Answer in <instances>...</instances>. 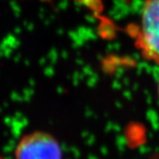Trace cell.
I'll use <instances>...</instances> for the list:
<instances>
[{
  "instance_id": "obj_1",
  "label": "cell",
  "mask_w": 159,
  "mask_h": 159,
  "mask_svg": "<svg viewBox=\"0 0 159 159\" xmlns=\"http://www.w3.org/2000/svg\"><path fill=\"white\" fill-rule=\"evenodd\" d=\"M128 30L141 56L159 66V0H144L139 23Z\"/></svg>"
},
{
  "instance_id": "obj_2",
  "label": "cell",
  "mask_w": 159,
  "mask_h": 159,
  "mask_svg": "<svg viewBox=\"0 0 159 159\" xmlns=\"http://www.w3.org/2000/svg\"><path fill=\"white\" fill-rule=\"evenodd\" d=\"M15 159H63L61 146L52 134L34 131L25 134L18 142Z\"/></svg>"
},
{
  "instance_id": "obj_3",
  "label": "cell",
  "mask_w": 159,
  "mask_h": 159,
  "mask_svg": "<svg viewBox=\"0 0 159 159\" xmlns=\"http://www.w3.org/2000/svg\"><path fill=\"white\" fill-rule=\"evenodd\" d=\"M157 96H158V98H159V80H158V83H157Z\"/></svg>"
},
{
  "instance_id": "obj_4",
  "label": "cell",
  "mask_w": 159,
  "mask_h": 159,
  "mask_svg": "<svg viewBox=\"0 0 159 159\" xmlns=\"http://www.w3.org/2000/svg\"><path fill=\"white\" fill-rule=\"evenodd\" d=\"M41 2H51V0H39Z\"/></svg>"
},
{
  "instance_id": "obj_5",
  "label": "cell",
  "mask_w": 159,
  "mask_h": 159,
  "mask_svg": "<svg viewBox=\"0 0 159 159\" xmlns=\"http://www.w3.org/2000/svg\"><path fill=\"white\" fill-rule=\"evenodd\" d=\"M2 159H4V158H2Z\"/></svg>"
}]
</instances>
